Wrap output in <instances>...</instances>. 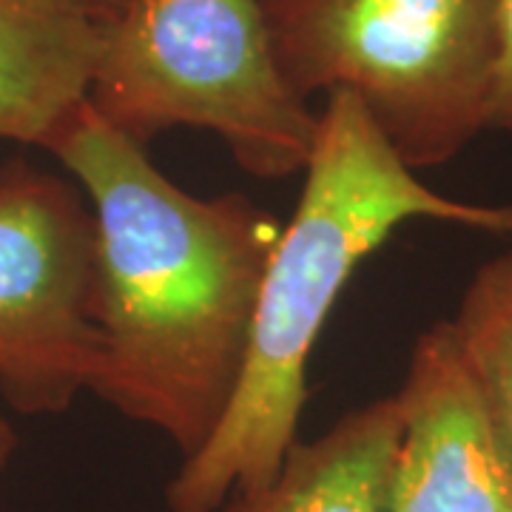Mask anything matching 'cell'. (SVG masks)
Listing matches in <instances>:
<instances>
[{
  "instance_id": "1",
  "label": "cell",
  "mask_w": 512,
  "mask_h": 512,
  "mask_svg": "<svg viewBox=\"0 0 512 512\" xmlns=\"http://www.w3.org/2000/svg\"><path fill=\"white\" fill-rule=\"evenodd\" d=\"M92 205L103 402L200 453L237 393L282 225L245 194L202 200L83 100L49 140Z\"/></svg>"
},
{
  "instance_id": "2",
  "label": "cell",
  "mask_w": 512,
  "mask_h": 512,
  "mask_svg": "<svg viewBox=\"0 0 512 512\" xmlns=\"http://www.w3.org/2000/svg\"><path fill=\"white\" fill-rule=\"evenodd\" d=\"M410 220L512 234V205H476L424 185L373 126L359 97L328 94L296 211L259 285L237 393L197 456L165 490L171 512H217L271 484L296 444L308 362L362 259Z\"/></svg>"
},
{
  "instance_id": "3",
  "label": "cell",
  "mask_w": 512,
  "mask_h": 512,
  "mask_svg": "<svg viewBox=\"0 0 512 512\" xmlns=\"http://www.w3.org/2000/svg\"><path fill=\"white\" fill-rule=\"evenodd\" d=\"M89 106L146 146L165 128H208L259 180L311 160L319 114L279 69L262 0H126L97 23Z\"/></svg>"
},
{
  "instance_id": "4",
  "label": "cell",
  "mask_w": 512,
  "mask_h": 512,
  "mask_svg": "<svg viewBox=\"0 0 512 512\" xmlns=\"http://www.w3.org/2000/svg\"><path fill=\"white\" fill-rule=\"evenodd\" d=\"M299 97L348 92L407 168H439L487 131L498 0H262Z\"/></svg>"
},
{
  "instance_id": "5",
  "label": "cell",
  "mask_w": 512,
  "mask_h": 512,
  "mask_svg": "<svg viewBox=\"0 0 512 512\" xmlns=\"http://www.w3.org/2000/svg\"><path fill=\"white\" fill-rule=\"evenodd\" d=\"M103 359L97 228L80 185L0 168V393L23 416L69 410Z\"/></svg>"
},
{
  "instance_id": "6",
  "label": "cell",
  "mask_w": 512,
  "mask_h": 512,
  "mask_svg": "<svg viewBox=\"0 0 512 512\" xmlns=\"http://www.w3.org/2000/svg\"><path fill=\"white\" fill-rule=\"evenodd\" d=\"M384 512H512V481L453 322L421 333L402 390Z\"/></svg>"
},
{
  "instance_id": "7",
  "label": "cell",
  "mask_w": 512,
  "mask_h": 512,
  "mask_svg": "<svg viewBox=\"0 0 512 512\" xmlns=\"http://www.w3.org/2000/svg\"><path fill=\"white\" fill-rule=\"evenodd\" d=\"M97 43L77 0H0V140L49 146L89 97Z\"/></svg>"
},
{
  "instance_id": "8",
  "label": "cell",
  "mask_w": 512,
  "mask_h": 512,
  "mask_svg": "<svg viewBox=\"0 0 512 512\" xmlns=\"http://www.w3.org/2000/svg\"><path fill=\"white\" fill-rule=\"evenodd\" d=\"M402 439L396 396L350 410L311 444H293L271 484L222 512H384Z\"/></svg>"
},
{
  "instance_id": "9",
  "label": "cell",
  "mask_w": 512,
  "mask_h": 512,
  "mask_svg": "<svg viewBox=\"0 0 512 512\" xmlns=\"http://www.w3.org/2000/svg\"><path fill=\"white\" fill-rule=\"evenodd\" d=\"M450 322L512 481V251L478 268Z\"/></svg>"
},
{
  "instance_id": "10",
  "label": "cell",
  "mask_w": 512,
  "mask_h": 512,
  "mask_svg": "<svg viewBox=\"0 0 512 512\" xmlns=\"http://www.w3.org/2000/svg\"><path fill=\"white\" fill-rule=\"evenodd\" d=\"M495 69L487 106V128L512 134V0H498Z\"/></svg>"
},
{
  "instance_id": "11",
  "label": "cell",
  "mask_w": 512,
  "mask_h": 512,
  "mask_svg": "<svg viewBox=\"0 0 512 512\" xmlns=\"http://www.w3.org/2000/svg\"><path fill=\"white\" fill-rule=\"evenodd\" d=\"M15 450H18V436H15V430H12V424L6 421V416L0 413V478L6 473V467L12 464Z\"/></svg>"
},
{
  "instance_id": "12",
  "label": "cell",
  "mask_w": 512,
  "mask_h": 512,
  "mask_svg": "<svg viewBox=\"0 0 512 512\" xmlns=\"http://www.w3.org/2000/svg\"><path fill=\"white\" fill-rule=\"evenodd\" d=\"M77 3H80V6H83V9L97 20V23H100V20L111 18V15H114L126 0H77Z\"/></svg>"
}]
</instances>
